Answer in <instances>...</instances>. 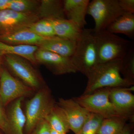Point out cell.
Segmentation results:
<instances>
[{
  "mask_svg": "<svg viewBox=\"0 0 134 134\" xmlns=\"http://www.w3.org/2000/svg\"><path fill=\"white\" fill-rule=\"evenodd\" d=\"M121 60L98 63L89 72L88 81L83 94H89L104 88L127 87L134 82L121 77Z\"/></svg>",
  "mask_w": 134,
  "mask_h": 134,
  "instance_id": "1",
  "label": "cell"
},
{
  "mask_svg": "<svg viewBox=\"0 0 134 134\" xmlns=\"http://www.w3.org/2000/svg\"><path fill=\"white\" fill-rule=\"evenodd\" d=\"M55 104L47 85L37 91L25 104L24 113L26 122L24 134H31L36 126L45 119Z\"/></svg>",
  "mask_w": 134,
  "mask_h": 134,
  "instance_id": "2",
  "label": "cell"
},
{
  "mask_svg": "<svg viewBox=\"0 0 134 134\" xmlns=\"http://www.w3.org/2000/svg\"><path fill=\"white\" fill-rule=\"evenodd\" d=\"M70 58L78 72L86 76L98 64L97 46L93 29H83L81 35L76 42L74 53Z\"/></svg>",
  "mask_w": 134,
  "mask_h": 134,
  "instance_id": "3",
  "label": "cell"
},
{
  "mask_svg": "<svg viewBox=\"0 0 134 134\" xmlns=\"http://www.w3.org/2000/svg\"><path fill=\"white\" fill-rule=\"evenodd\" d=\"M95 36L97 46L98 63L122 60L132 44L106 30L95 32Z\"/></svg>",
  "mask_w": 134,
  "mask_h": 134,
  "instance_id": "4",
  "label": "cell"
},
{
  "mask_svg": "<svg viewBox=\"0 0 134 134\" xmlns=\"http://www.w3.org/2000/svg\"><path fill=\"white\" fill-rule=\"evenodd\" d=\"M110 90L108 88L99 89L74 99L90 112L99 114L104 119L121 117L127 119L130 115L116 108L110 101Z\"/></svg>",
  "mask_w": 134,
  "mask_h": 134,
  "instance_id": "5",
  "label": "cell"
},
{
  "mask_svg": "<svg viewBox=\"0 0 134 134\" xmlns=\"http://www.w3.org/2000/svg\"><path fill=\"white\" fill-rule=\"evenodd\" d=\"M3 58L11 74L34 91H37L46 85L38 71L26 59L15 54L5 55Z\"/></svg>",
  "mask_w": 134,
  "mask_h": 134,
  "instance_id": "6",
  "label": "cell"
},
{
  "mask_svg": "<svg viewBox=\"0 0 134 134\" xmlns=\"http://www.w3.org/2000/svg\"><path fill=\"white\" fill-rule=\"evenodd\" d=\"M123 14L119 0H92L90 1L87 14L93 18L95 32L106 30L114 21Z\"/></svg>",
  "mask_w": 134,
  "mask_h": 134,
  "instance_id": "7",
  "label": "cell"
},
{
  "mask_svg": "<svg viewBox=\"0 0 134 134\" xmlns=\"http://www.w3.org/2000/svg\"><path fill=\"white\" fill-rule=\"evenodd\" d=\"M34 91L2 68L0 74V100L4 107L18 99L29 97Z\"/></svg>",
  "mask_w": 134,
  "mask_h": 134,
  "instance_id": "8",
  "label": "cell"
},
{
  "mask_svg": "<svg viewBox=\"0 0 134 134\" xmlns=\"http://www.w3.org/2000/svg\"><path fill=\"white\" fill-rule=\"evenodd\" d=\"M40 19L36 13H20L9 9L0 10V36L27 29Z\"/></svg>",
  "mask_w": 134,
  "mask_h": 134,
  "instance_id": "9",
  "label": "cell"
},
{
  "mask_svg": "<svg viewBox=\"0 0 134 134\" xmlns=\"http://www.w3.org/2000/svg\"><path fill=\"white\" fill-rule=\"evenodd\" d=\"M35 57L38 65H44L54 74L59 75L78 72L70 58L40 48L35 53Z\"/></svg>",
  "mask_w": 134,
  "mask_h": 134,
  "instance_id": "10",
  "label": "cell"
},
{
  "mask_svg": "<svg viewBox=\"0 0 134 134\" xmlns=\"http://www.w3.org/2000/svg\"><path fill=\"white\" fill-rule=\"evenodd\" d=\"M57 104L66 116L70 130L76 134L81 129L91 113L73 99L59 98Z\"/></svg>",
  "mask_w": 134,
  "mask_h": 134,
  "instance_id": "11",
  "label": "cell"
},
{
  "mask_svg": "<svg viewBox=\"0 0 134 134\" xmlns=\"http://www.w3.org/2000/svg\"><path fill=\"white\" fill-rule=\"evenodd\" d=\"M89 0L63 1V10L67 19L74 22L81 29L86 25V15Z\"/></svg>",
  "mask_w": 134,
  "mask_h": 134,
  "instance_id": "12",
  "label": "cell"
},
{
  "mask_svg": "<svg viewBox=\"0 0 134 134\" xmlns=\"http://www.w3.org/2000/svg\"><path fill=\"white\" fill-rule=\"evenodd\" d=\"M76 44V41L54 36L44 40L38 47L43 50L71 58L74 53Z\"/></svg>",
  "mask_w": 134,
  "mask_h": 134,
  "instance_id": "13",
  "label": "cell"
},
{
  "mask_svg": "<svg viewBox=\"0 0 134 134\" xmlns=\"http://www.w3.org/2000/svg\"><path fill=\"white\" fill-rule=\"evenodd\" d=\"M133 90V86L130 88H110V101L116 108L129 115L134 107V96L130 92Z\"/></svg>",
  "mask_w": 134,
  "mask_h": 134,
  "instance_id": "14",
  "label": "cell"
},
{
  "mask_svg": "<svg viewBox=\"0 0 134 134\" xmlns=\"http://www.w3.org/2000/svg\"><path fill=\"white\" fill-rule=\"evenodd\" d=\"M24 99H18L11 103L7 112L10 134H24L26 119L22 108Z\"/></svg>",
  "mask_w": 134,
  "mask_h": 134,
  "instance_id": "15",
  "label": "cell"
},
{
  "mask_svg": "<svg viewBox=\"0 0 134 134\" xmlns=\"http://www.w3.org/2000/svg\"><path fill=\"white\" fill-rule=\"evenodd\" d=\"M51 20L57 37L76 42L80 38L83 29L74 22L66 18Z\"/></svg>",
  "mask_w": 134,
  "mask_h": 134,
  "instance_id": "16",
  "label": "cell"
},
{
  "mask_svg": "<svg viewBox=\"0 0 134 134\" xmlns=\"http://www.w3.org/2000/svg\"><path fill=\"white\" fill-rule=\"evenodd\" d=\"M47 38L39 36L25 29L10 35L0 36V41L11 45L38 46L41 42Z\"/></svg>",
  "mask_w": 134,
  "mask_h": 134,
  "instance_id": "17",
  "label": "cell"
},
{
  "mask_svg": "<svg viewBox=\"0 0 134 134\" xmlns=\"http://www.w3.org/2000/svg\"><path fill=\"white\" fill-rule=\"evenodd\" d=\"M38 48L36 46L11 45L0 41V57L8 54L19 55L28 60L33 66H37L38 64L35 54Z\"/></svg>",
  "mask_w": 134,
  "mask_h": 134,
  "instance_id": "18",
  "label": "cell"
},
{
  "mask_svg": "<svg viewBox=\"0 0 134 134\" xmlns=\"http://www.w3.org/2000/svg\"><path fill=\"white\" fill-rule=\"evenodd\" d=\"M40 19L66 18L63 1L42 0L37 12Z\"/></svg>",
  "mask_w": 134,
  "mask_h": 134,
  "instance_id": "19",
  "label": "cell"
},
{
  "mask_svg": "<svg viewBox=\"0 0 134 134\" xmlns=\"http://www.w3.org/2000/svg\"><path fill=\"white\" fill-rule=\"evenodd\" d=\"M107 30L113 34H122L131 39L134 37V14L125 13L108 26Z\"/></svg>",
  "mask_w": 134,
  "mask_h": 134,
  "instance_id": "20",
  "label": "cell"
},
{
  "mask_svg": "<svg viewBox=\"0 0 134 134\" xmlns=\"http://www.w3.org/2000/svg\"><path fill=\"white\" fill-rule=\"evenodd\" d=\"M45 120L51 129L60 133H67L70 130L66 116L59 107L55 104Z\"/></svg>",
  "mask_w": 134,
  "mask_h": 134,
  "instance_id": "21",
  "label": "cell"
},
{
  "mask_svg": "<svg viewBox=\"0 0 134 134\" xmlns=\"http://www.w3.org/2000/svg\"><path fill=\"white\" fill-rule=\"evenodd\" d=\"M125 118L112 117L104 119L97 133L100 134H118L125 127Z\"/></svg>",
  "mask_w": 134,
  "mask_h": 134,
  "instance_id": "22",
  "label": "cell"
},
{
  "mask_svg": "<svg viewBox=\"0 0 134 134\" xmlns=\"http://www.w3.org/2000/svg\"><path fill=\"white\" fill-rule=\"evenodd\" d=\"M26 29L39 36L46 38L56 36L50 19H40L30 25Z\"/></svg>",
  "mask_w": 134,
  "mask_h": 134,
  "instance_id": "23",
  "label": "cell"
},
{
  "mask_svg": "<svg viewBox=\"0 0 134 134\" xmlns=\"http://www.w3.org/2000/svg\"><path fill=\"white\" fill-rule=\"evenodd\" d=\"M40 4V1L10 0L8 9L20 13L37 14Z\"/></svg>",
  "mask_w": 134,
  "mask_h": 134,
  "instance_id": "24",
  "label": "cell"
},
{
  "mask_svg": "<svg viewBox=\"0 0 134 134\" xmlns=\"http://www.w3.org/2000/svg\"><path fill=\"white\" fill-rule=\"evenodd\" d=\"M120 72L124 74L125 79L134 82V48L132 43L126 54L121 60Z\"/></svg>",
  "mask_w": 134,
  "mask_h": 134,
  "instance_id": "25",
  "label": "cell"
},
{
  "mask_svg": "<svg viewBox=\"0 0 134 134\" xmlns=\"http://www.w3.org/2000/svg\"><path fill=\"white\" fill-rule=\"evenodd\" d=\"M101 115L91 113L81 129L76 134H96L104 119Z\"/></svg>",
  "mask_w": 134,
  "mask_h": 134,
  "instance_id": "26",
  "label": "cell"
},
{
  "mask_svg": "<svg viewBox=\"0 0 134 134\" xmlns=\"http://www.w3.org/2000/svg\"><path fill=\"white\" fill-rule=\"evenodd\" d=\"M0 100V129L5 134H10V130L7 112Z\"/></svg>",
  "mask_w": 134,
  "mask_h": 134,
  "instance_id": "27",
  "label": "cell"
},
{
  "mask_svg": "<svg viewBox=\"0 0 134 134\" xmlns=\"http://www.w3.org/2000/svg\"><path fill=\"white\" fill-rule=\"evenodd\" d=\"M51 127L45 120L38 123L34 130L31 134H50Z\"/></svg>",
  "mask_w": 134,
  "mask_h": 134,
  "instance_id": "28",
  "label": "cell"
},
{
  "mask_svg": "<svg viewBox=\"0 0 134 134\" xmlns=\"http://www.w3.org/2000/svg\"><path fill=\"white\" fill-rule=\"evenodd\" d=\"M119 2L124 13L134 14V0H119Z\"/></svg>",
  "mask_w": 134,
  "mask_h": 134,
  "instance_id": "29",
  "label": "cell"
},
{
  "mask_svg": "<svg viewBox=\"0 0 134 134\" xmlns=\"http://www.w3.org/2000/svg\"><path fill=\"white\" fill-rule=\"evenodd\" d=\"M10 0H0V10L8 9Z\"/></svg>",
  "mask_w": 134,
  "mask_h": 134,
  "instance_id": "30",
  "label": "cell"
},
{
  "mask_svg": "<svg viewBox=\"0 0 134 134\" xmlns=\"http://www.w3.org/2000/svg\"><path fill=\"white\" fill-rule=\"evenodd\" d=\"M131 133V130L129 127L125 126L124 129L122 130L120 133L118 134H130Z\"/></svg>",
  "mask_w": 134,
  "mask_h": 134,
  "instance_id": "31",
  "label": "cell"
},
{
  "mask_svg": "<svg viewBox=\"0 0 134 134\" xmlns=\"http://www.w3.org/2000/svg\"><path fill=\"white\" fill-rule=\"evenodd\" d=\"M50 134H67L65 133H60L52 129L51 128V130H50Z\"/></svg>",
  "mask_w": 134,
  "mask_h": 134,
  "instance_id": "32",
  "label": "cell"
},
{
  "mask_svg": "<svg viewBox=\"0 0 134 134\" xmlns=\"http://www.w3.org/2000/svg\"><path fill=\"white\" fill-rule=\"evenodd\" d=\"M2 57H0V74H1V71L2 64Z\"/></svg>",
  "mask_w": 134,
  "mask_h": 134,
  "instance_id": "33",
  "label": "cell"
},
{
  "mask_svg": "<svg viewBox=\"0 0 134 134\" xmlns=\"http://www.w3.org/2000/svg\"><path fill=\"white\" fill-rule=\"evenodd\" d=\"M0 134H5L1 129H0Z\"/></svg>",
  "mask_w": 134,
  "mask_h": 134,
  "instance_id": "34",
  "label": "cell"
},
{
  "mask_svg": "<svg viewBox=\"0 0 134 134\" xmlns=\"http://www.w3.org/2000/svg\"><path fill=\"white\" fill-rule=\"evenodd\" d=\"M96 134H98V133H97Z\"/></svg>",
  "mask_w": 134,
  "mask_h": 134,
  "instance_id": "35",
  "label": "cell"
}]
</instances>
